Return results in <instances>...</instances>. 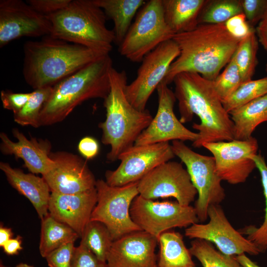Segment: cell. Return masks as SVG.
<instances>
[{"label": "cell", "mask_w": 267, "mask_h": 267, "mask_svg": "<svg viewBox=\"0 0 267 267\" xmlns=\"http://www.w3.org/2000/svg\"><path fill=\"white\" fill-rule=\"evenodd\" d=\"M259 41L255 30L241 39L233 56L243 82L252 80L258 64Z\"/></svg>", "instance_id": "cell-30"}, {"label": "cell", "mask_w": 267, "mask_h": 267, "mask_svg": "<svg viewBox=\"0 0 267 267\" xmlns=\"http://www.w3.org/2000/svg\"><path fill=\"white\" fill-rule=\"evenodd\" d=\"M229 114L234 125V139L250 138L258 126L267 122V94L233 110Z\"/></svg>", "instance_id": "cell-24"}, {"label": "cell", "mask_w": 267, "mask_h": 267, "mask_svg": "<svg viewBox=\"0 0 267 267\" xmlns=\"http://www.w3.org/2000/svg\"><path fill=\"white\" fill-rule=\"evenodd\" d=\"M224 24L227 30L240 40L255 30L248 24L243 13L233 16Z\"/></svg>", "instance_id": "cell-41"}, {"label": "cell", "mask_w": 267, "mask_h": 267, "mask_svg": "<svg viewBox=\"0 0 267 267\" xmlns=\"http://www.w3.org/2000/svg\"><path fill=\"white\" fill-rule=\"evenodd\" d=\"M15 267H34L26 263H21L17 265Z\"/></svg>", "instance_id": "cell-47"}, {"label": "cell", "mask_w": 267, "mask_h": 267, "mask_svg": "<svg viewBox=\"0 0 267 267\" xmlns=\"http://www.w3.org/2000/svg\"><path fill=\"white\" fill-rule=\"evenodd\" d=\"M266 71L267 72V63L266 65Z\"/></svg>", "instance_id": "cell-49"}, {"label": "cell", "mask_w": 267, "mask_h": 267, "mask_svg": "<svg viewBox=\"0 0 267 267\" xmlns=\"http://www.w3.org/2000/svg\"><path fill=\"white\" fill-rule=\"evenodd\" d=\"M51 24L46 17L21 0H0V47L23 37L50 34Z\"/></svg>", "instance_id": "cell-17"}, {"label": "cell", "mask_w": 267, "mask_h": 267, "mask_svg": "<svg viewBox=\"0 0 267 267\" xmlns=\"http://www.w3.org/2000/svg\"><path fill=\"white\" fill-rule=\"evenodd\" d=\"M266 94L267 76L243 82L228 98L222 101V103L229 113L233 110Z\"/></svg>", "instance_id": "cell-33"}, {"label": "cell", "mask_w": 267, "mask_h": 267, "mask_svg": "<svg viewBox=\"0 0 267 267\" xmlns=\"http://www.w3.org/2000/svg\"><path fill=\"white\" fill-rule=\"evenodd\" d=\"M130 215L141 230L157 240L166 231L175 227L187 228L199 221L194 207L181 205L177 201H154L140 195L133 201Z\"/></svg>", "instance_id": "cell-10"}, {"label": "cell", "mask_w": 267, "mask_h": 267, "mask_svg": "<svg viewBox=\"0 0 267 267\" xmlns=\"http://www.w3.org/2000/svg\"><path fill=\"white\" fill-rule=\"evenodd\" d=\"M109 54L89 63L52 87L40 113L39 125L47 126L65 120L78 105L90 99H104L110 89L113 68Z\"/></svg>", "instance_id": "cell-4"}, {"label": "cell", "mask_w": 267, "mask_h": 267, "mask_svg": "<svg viewBox=\"0 0 267 267\" xmlns=\"http://www.w3.org/2000/svg\"><path fill=\"white\" fill-rule=\"evenodd\" d=\"M139 195L153 200L173 197L180 205L189 206L197 192L182 164L168 161L156 167L138 181Z\"/></svg>", "instance_id": "cell-13"}, {"label": "cell", "mask_w": 267, "mask_h": 267, "mask_svg": "<svg viewBox=\"0 0 267 267\" xmlns=\"http://www.w3.org/2000/svg\"><path fill=\"white\" fill-rule=\"evenodd\" d=\"M213 83L222 101L228 98L243 83L233 56Z\"/></svg>", "instance_id": "cell-35"}, {"label": "cell", "mask_w": 267, "mask_h": 267, "mask_svg": "<svg viewBox=\"0 0 267 267\" xmlns=\"http://www.w3.org/2000/svg\"><path fill=\"white\" fill-rule=\"evenodd\" d=\"M13 233L11 228L4 227L1 224L0 226V247H2L9 240L13 238Z\"/></svg>", "instance_id": "cell-45"}, {"label": "cell", "mask_w": 267, "mask_h": 267, "mask_svg": "<svg viewBox=\"0 0 267 267\" xmlns=\"http://www.w3.org/2000/svg\"><path fill=\"white\" fill-rule=\"evenodd\" d=\"M180 50L173 40L166 41L142 59L135 79L125 88L126 95L136 109L144 111L152 93L162 82Z\"/></svg>", "instance_id": "cell-11"}, {"label": "cell", "mask_w": 267, "mask_h": 267, "mask_svg": "<svg viewBox=\"0 0 267 267\" xmlns=\"http://www.w3.org/2000/svg\"><path fill=\"white\" fill-rule=\"evenodd\" d=\"M79 235L68 225L57 221L49 214L41 220L39 251L45 258L59 247L75 241Z\"/></svg>", "instance_id": "cell-27"}, {"label": "cell", "mask_w": 267, "mask_h": 267, "mask_svg": "<svg viewBox=\"0 0 267 267\" xmlns=\"http://www.w3.org/2000/svg\"><path fill=\"white\" fill-rule=\"evenodd\" d=\"M169 142L135 145L121 153L119 166L105 172V181L112 186L137 182L159 165L175 157Z\"/></svg>", "instance_id": "cell-12"}, {"label": "cell", "mask_w": 267, "mask_h": 267, "mask_svg": "<svg viewBox=\"0 0 267 267\" xmlns=\"http://www.w3.org/2000/svg\"><path fill=\"white\" fill-rule=\"evenodd\" d=\"M12 133L17 141L11 140L5 133H0L1 153L21 159L25 167L34 174L43 176L54 167L55 163L49 157L51 147L49 141L35 137L28 139L16 128L12 129Z\"/></svg>", "instance_id": "cell-21"}, {"label": "cell", "mask_w": 267, "mask_h": 267, "mask_svg": "<svg viewBox=\"0 0 267 267\" xmlns=\"http://www.w3.org/2000/svg\"><path fill=\"white\" fill-rule=\"evenodd\" d=\"M189 250L203 267H243L235 256L222 253L205 240L194 239Z\"/></svg>", "instance_id": "cell-29"}, {"label": "cell", "mask_w": 267, "mask_h": 267, "mask_svg": "<svg viewBox=\"0 0 267 267\" xmlns=\"http://www.w3.org/2000/svg\"><path fill=\"white\" fill-rule=\"evenodd\" d=\"M72 267H109L106 262L99 259L93 253L80 243L75 247Z\"/></svg>", "instance_id": "cell-38"}, {"label": "cell", "mask_w": 267, "mask_h": 267, "mask_svg": "<svg viewBox=\"0 0 267 267\" xmlns=\"http://www.w3.org/2000/svg\"><path fill=\"white\" fill-rule=\"evenodd\" d=\"M53 87L34 89L23 108L13 115L15 122L22 126L39 128V120L42 109L50 96Z\"/></svg>", "instance_id": "cell-34"}, {"label": "cell", "mask_w": 267, "mask_h": 267, "mask_svg": "<svg viewBox=\"0 0 267 267\" xmlns=\"http://www.w3.org/2000/svg\"><path fill=\"white\" fill-rule=\"evenodd\" d=\"M0 267H7L6 266H5L2 262V261H0Z\"/></svg>", "instance_id": "cell-48"}, {"label": "cell", "mask_w": 267, "mask_h": 267, "mask_svg": "<svg viewBox=\"0 0 267 267\" xmlns=\"http://www.w3.org/2000/svg\"><path fill=\"white\" fill-rule=\"evenodd\" d=\"M78 149L82 156L87 160H90L94 158L98 154L99 145L94 138L85 136L79 141Z\"/></svg>", "instance_id": "cell-42"}, {"label": "cell", "mask_w": 267, "mask_h": 267, "mask_svg": "<svg viewBox=\"0 0 267 267\" xmlns=\"http://www.w3.org/2000/svg\"><path fill=\"white\" fill-rule=\"evenodd\" d=\"M235 257L243 267H261L253 262L245 254L235 256Z\"/></svg>", "instance_id": "cell-46"}, {"label": "cell", "mask_w": 267, "mask_h": 267, "mask_svg": "<svg viewBox=\"0 0 267 267\" xmlns=\"http://www.w3.org/2000/svg\"><path fill=\"white\" fill-rule=\"evenodd\" d=\"M166 22L175 34L191 31L208 0H162Z\"/></svg>", "instance_id": "cell-23"}, {"label": "cell", "mask_w": 267, "mask_h": 267, "mask_svg": "<svg viewBox=\"0 0 267 267\" xmlns=\"http://www.w3.org/2000/svg\"><path fill=\"white\" fill-rule=\"evenodd\" d=\"M109 78L110 91L103 99L106 119L98 127L102 133V142L110 146L106 158L111 162L134 144L153 117L148 110H139L128 100L125 94L127 77L124 70L119 71L113 67Z\"/></svg>", "instance_id": "cell-5"}, {"label": "cell", "mask_w": 267, "mask_h": 267, "mask_svg": "<svg viewBox=\"0 0 267 267\" xmlns=\"http://www.w3.org/2000/svg\"><path fill=\"white\" fill-rule=\"evenodd\" d=\"M113 21L115 43L120 45L132 23L135 15L146 1L144 0H93Z\"/></svg>", "instance_id": "cell-25"}, {"label": "cell", "mask_w": 267, "mask_h": 267, "mask_svg": "<svg viewBox=\"0 0 267 267\" xmlns=\"http://www.w3.org/2000/svg\"><path fill=\"white\" fill-rule=\"evenodd\" d=\"M32 92L28 93H14L11 91L2 90L0 92V99L3 107L12 111L13 114L18 113L26 104Z\"/></svg>", "instance_id": "cell-39"}, {"label": "cell", "mask_w": 267, "mask_h": 267, "mask_svg": "<svg viewBox=\"0 0 267 267\" xmlns=\"http://www.w3.org/2000/svg\"><path fill=\"white\" fill-rule=\"evenodd\" d=\"M208 222L195 223L185 228V235L190 239H200L214 243L222 253L237 256L248 253L257 255L259 249L246 237L235 230L228 221L219 204L208 209Z\"/></svg>", "instance_id": "cell-14"}, {"label": "cell", "mask_w": 267, "mask_h": 267, "mask_svg": "<svg viewBox=\"0 0 267 267\" xmlns=\"http://www.w3.org/2000/svg\"><path fill=\"white\" fill-rule=\"evenodd\" d=\"M23 49V75L34 89L53 87L106 55L49 35L39 41L26 42Z\"/></svg>", "instance_id": "cell-3"}, {"label": "cell", "mask_w": 267, "mask_h": 267, "mask_svg": "<svg viewBox=\"0 0 267 267\" xmlns=\"http://www.w3.org/2000/svg\"><path fill=\"white\" fill-rule=\"evenodd\" d=\"M173 82L178 101L179 121L182 124L189 122L194 115L200 119V124L192 125L199 135L192 143L194 147H202L206 142L234 139L233 122L213 81L196 73L183 72L177 75Z\"/></svg>", "instance_id": "cell-1"}, {"label": "cell", "mask_w": 267, "mask_h": 267, "mask_svg": "<svg viewBox=\"0 0 267 267\" xmlns=\"http://www.w3.org/2000/svg\"><path fill=\"white\" fill-rule=\"evenodd\" d=\"M251 158L255 162L261 176L266 202L265 215L264 220L259 227L250 225L239 231L241 234H245L246 238L253 243L262 253L267 250V165L261 154H257Z\"/></svg>", "instance_id": "cell-32"}, {"label": "cell", "mask_w": 267, "mask_h": 267, "mask_svg": "<svg viewBox=\"0 0 267 267\" xmlns=\"http://www.w3.org/2000/svg\"><path fill=\"white\" fill-rule=\"evenodd\" d=\"M0 169L10 185L30 201L41 220L48 215L51 191L43 177L32 173L26 174L22 170L13 168L4 162H0Z\"/></svg>", "instance_id": "cell-22"}, {"label": "cell", "mask_w": 267, "mask_h": 267, "mask_svg": "<svg viewBox=\"0 0 267 267\" xmlns=\"http://www.w3.org/2000/svg\"><path fill=\"white\" fill-rule=\"evenodd\" d=\"M171 145L175 156L185 164L197 190L198 198L194 207L197 218L199 221H206L209 207L220 204L225 197L222 180L216 171L215 159L193 151L180 140L172 141Z\"/></svg>", "instance_id": "cell-9"}, {"label": "cell", "mask_w": 267, "mask_h": 267, "mask_svg": "<svg viewBox=\"0 0 267 267\" xmlns=\"http://www.w3.org/2000/svg\"><path fill=\"white\" fill-rule=\"evenodd\" d=\"M96 203L95 188L71 194L51 192L48 213L52 218L71 227L81 238Z\"/></svg>", "instance_id": "cell-20"}, {"label": "cell", "mask_w": 267, "mask_h": 267, "mask_svg": "<svg viewBox=\"0 0 267 267\" xmlns=\"http://www.w3.org/2000/svg\"><path fill=\"white\" fill-rule=\"evenodd\" d=\"M202 147L212 153L221 179L231 184L245 182L256 168L251 157L257 154L258 143L253 136L245 140L206 142Z\"/></svg>", "instance_id": "cell-15"}, {"label": "cell", "mask_w": 267, "mask_h": 267, "mask_svg": "<svg viewBox=\"0 0 267 267\" xmlns=\"http://www.w3.org/2000/svg\"><path fill=\"white\" fill-rule=\"evenodd\" d=\"M175 34L165 20L162 0H150L139 9L119 46L120 54L133 62L142 61L149 52Z\"/></svg>", "instance_id": "cell-7"}, {"label": "cell", "mask_w": 267, "mask_h": 267, "mask_svg": "<svg viewBox=\"0 0 267 267\" xmlns=\"http://www.w3.org/2000/svg\"><path fill=\"white\" fill-rule=\"evenodd\" d=\"M49 157L55 166L42 177L51 192L71 194L95 188L96 180L82 158L66 151L51 152Z\"/></svg>", "instance_id": "cell-18"}, {"label": "cell", "mask_w": 267, "mask_h": 267, "mask_svg": "<svg viewBox=\"0 0 267 267\" xmlns=\"http://www.w3.org/2000/svg\"><path fill=\"white\" fill-rule=\"evenodd\" d=\"M46 17L51 24L49 36L54 38L104 54L112 49L114 31L107 28V16L93 0H71L66 7Z\"/></svg>", "instance_id": "cell-6"}, {"label": "cell", "mask_w": 267, "mask_h": 267, "mask_svg": "<svg viewBox=\"0 0 267 267\" xmlns=\"http://www.w3.org/2000/svg\"><path fill=\"white\" fill-rule=\"evenodd\" d=\"M172 39L180 53L163 81L168 85L183 72L196 73L213 81L229 62L241 40L224 23L199 24L191 31L175 34Z\"/></svg>", "instance_id": "cell-2"}, {"label": "cell", "mask_w": 267, "mask_h": 267, "mask_svg": "<svg viewBox=\"0 0 267 267\" xmlns=\"http://www.w3.org/2000/svg\"><path fill=\"white\" fill-rule=\"evenodd\" d=\"M22 237L18 235L16 237L12 238L6 242L2 247L4 252L7 255L13 256L18 254L22 250Z\"/></svg>", "instance_id": "cell-43"}, {"label": "cell", "mask_w": 267, "mask_h": 267, "mask_svg": "<svg viewBox=\"0 0 267 267\" xmlns=\"http://www.w3.org/2000/svg\"><path fill=\"white\" fill-rule=\"evenodd\" d=\"M158 244L157 267H196L179 232L168 230L162 233Z\"/></svg>", "instance_id": "cell-26"}, {"label": "cell", "mask_w": 267, "mask_h": 267, "mask_svg": "<svg viewBox=\"0 0 267 267\" xmlns=\"http://www.w3.org/2000/svg\"><path fill=\"white\" fill-rule=\"evenodd\" d=\"M259 42L267 51V11L263 19L259 22L255 29Z\"/></svg>", "instance_id": "cell-44"}, {"label": "cell", "mask_w": 267, "mask_h": 267, "mask_svg": "<svg viewBox=\"0 0 267 267\" xmlns=\"http://www.w3.org/2000/svg\"><path fill=\"white\" fill-rule=\"evenodd\" d=\"M74 242L65 244L49 254L45 259L49 267H72Z\"/></svg>", "instance_id": "cell-36"}, {"label": "cell", "mask_w": 267, "mask_h": 267, "mask_svg": "<svg viewBox=\"0 0 267 267\" xmlns=\"http://www.w3.org/2000/svg\"><path fill=\"white\" fill-rule=\"evenodd\" d=\"M240 2L247 22L254 28L267 11V0H240Z\"/></svg>", "instance_id": "cell-37"}, {"label": "cell", "mask_w": 267, "mask_h": 267, "mask_svg": "<svg viewBox=\"0 0 267 267\" xmlns=\"http://www.w3.org/2000/svg\"><path fill=\"white\" fill-rule=\"evenodd\" d=\"M81 238V244L99 259L106 262L114 240L103 223L96 221H90L86 225Z\"/></svg>", "instance_id": "cell-28"}, {"label": "cell", "mask_w": 267, "mask_h": 267, "mask_svg": "<svg viewBox=\"0 0 267 267\" xmlns=\"http://www.w3.org/2000/svg\"><path fill=\"white\" fill-rule=\"evenodd\" d=\"M71 0H28L26 1L38 12L47 16L66 7Z\"/></svg>", "instance_id": "cell-40"}, {"label": "cell", "mask_w": 267, "mask_h": 267, "mask_svg": "<svg viewBox=\"0 0 267 267\" xmlns=\"http://www.w3.org/2000/svg\"><path fill=\"white\" fill-rule=\"evenodd\" d=\"M138 181L112 186L103 179L96 180L97 203L90 221L103 223L114 240L129 233L141 230L132 219L130 208L139 195Z\"/></svg>", "instance_id": "cell-8"}, {"label": "cell", "mask_w": 267, "mask_h": 267, "mask_svg": "<svg viewBox=\"0 0 267 267\" xmlns=\"http://www.w3.org/2000/svg\"><path fill=\"white\" fill-rule=\"evenodd\" d=\"M241 13L243 10L240 0H208L200 14L198 24L225 23Z\"/></svg>", "instance_id": "cell-31"}, {"label": "cell", "mask_w": 267, "mask_h": 267, "mask_svg": "<svg viewBox=\"0 0 267 267\" xmlns=\"http://www.w3.org/2000/svg\"><path fill=\"white\" fill-rule=\"evenodd\" d=\"M158 107L149 126L141 133L135 145L152 144L170 140L195 141L198 133L186 128L175 115V93L162 82L157 88Z\"/></svg>", "instance_id": "cell-16"}, {"label": "cell", "mask_w": 267, "mask_h": 267, "mask_svg": "<svg viewBox=\"0 0 267 267\" xmlns=\"http://www.w3.org/2000/svg\"><path fill=\"white\" fill-rule=\"evenodd\" d=\"M157 239L143 231H134L114 240L107 256L109 267H157Z\"/></svg>", "instance_id": "cell-19"}]
</instances>
